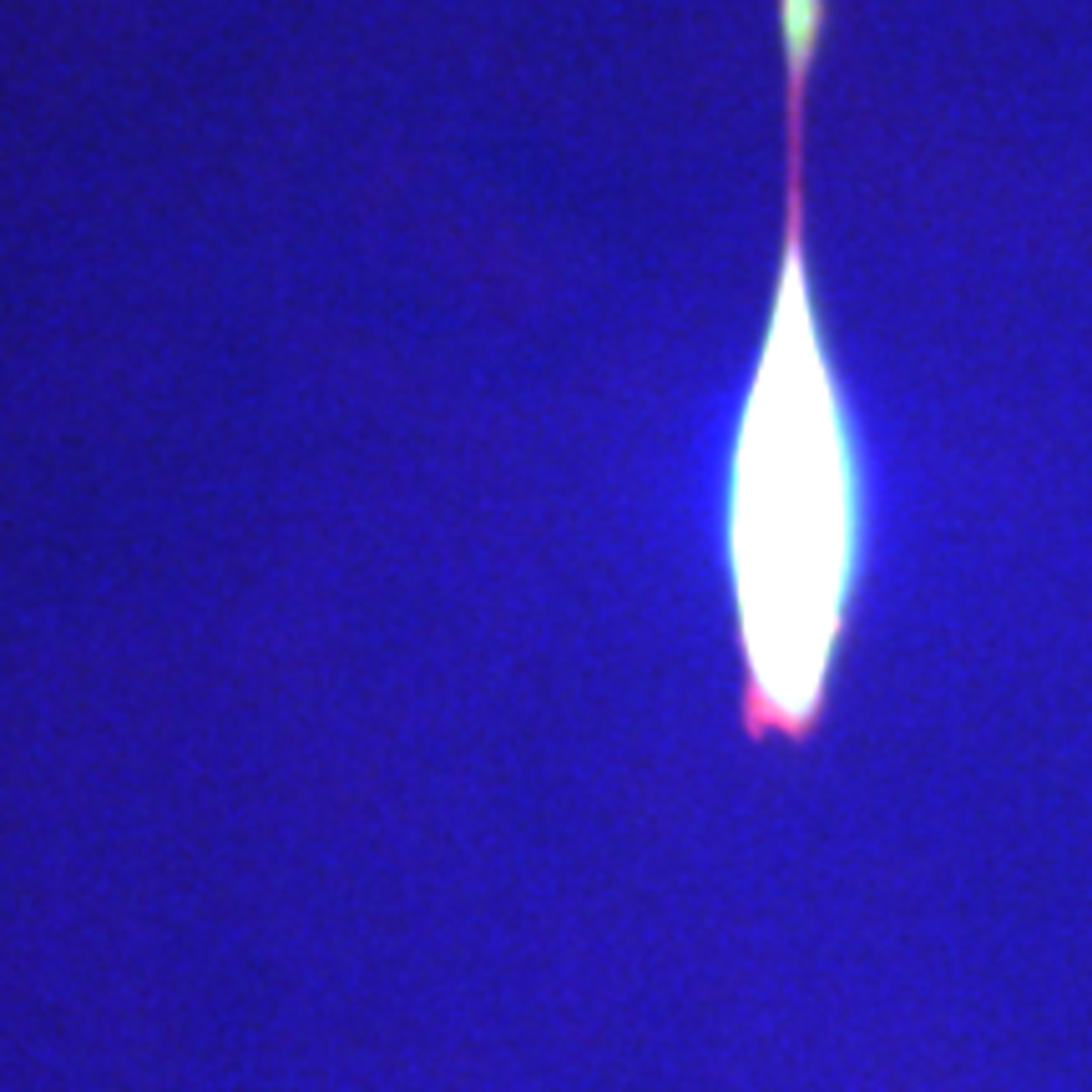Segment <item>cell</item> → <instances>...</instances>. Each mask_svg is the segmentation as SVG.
Wrapping results in <instances>:
<instances>
[{
	"label": "cell",
	"mask_w": 1092,
	"mask_h": 1092,
	"mask_svg": "<svg viewBox=\"0 0 1092 1092\" xmlns=\"http://www.w3.org/2000/svg\"><path fill=\"white\" fill-rule=\"evenodd\" d=\"M819 36L815 20L779 31L789 81V233L728 476V566L749 663V718L754 728L784 733L810 728L824 703L860 561L855 455L800 233V127Z\"/></svg>",
	"instance_id": "6da1fadb"
}]
</instances>
